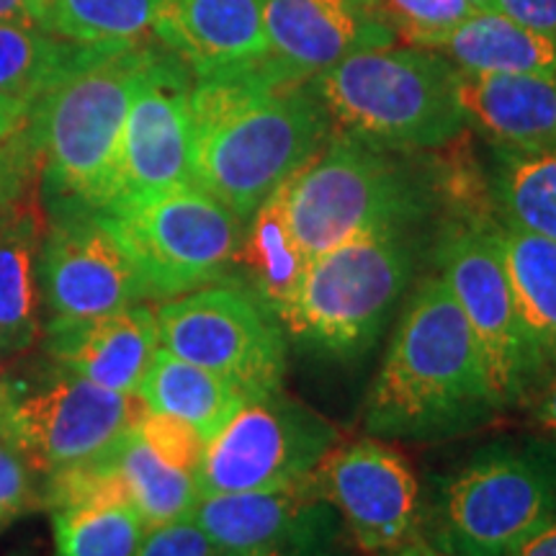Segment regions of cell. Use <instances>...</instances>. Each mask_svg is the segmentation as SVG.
I'll list each match as a JSON object with an SVG mask.
<instances>
[{
    "instance_id": "1",
    "label": "cell",
    "mask_w": 556,
    "mask_h": 556,
    "mask_svg": "<svg viewBox=\"0 0 556 556\" xmlns=\"http://www.w3.org/2000/svg\"><path fill=\"white\" fill-rule=\"evenodd\" d=\"M193 184L250 222L330 137L309 80L283 83L266 60L191 86Z\"/></svg>"
},
{
    "instance_id": "2",
    "label": "cell",
    "mask_w": 556,
    "mask_h": 556,
    "mask_svg": "<svg viewBox=\"0 0 556 556\" xmlns=\"http://www.w3.org/2000/svg\"><path fill=\"white\" fill-rule=\"evenodd\" d=\"M503 409L475 332L441 276L409 299L366 407L368 433L443 441Z\"/></svg>"
},
{
    "instance_id": "3",
    "label": "cell",
    "mask_w": 556,
    "mask_h": 556,
    "mask_svg": "<svg viewBox=\"0 0 556 556\" xmlns=\"http://www.w3.org/2000/svg\"><path fill=\"white\" fill-rule=\"evenodd\" d=\"M157 47H90L31 109L29 131L50 214L103 212L114 201L124 122Z\"/></svg>"
},
{
    "instance_id": "4",
    "label": "cell",
    "mask_w": 556,
    "mask_h": 556,
    "mask_svg": "<svg viewBox=\"0 0 556 556\" xmlns=\"http://www.w3.org/2000/svg\"><path fill=\"white\" fill-rule=\"evenodd\" d=\"M304 258L366 235L409 232L441 206L433 160L417 165L405 150L336 131L315 157L278 189Z\"/></svg>"
},
{
    "instance_id": "5",
    "label": "cell",
    "mask_w": 556,
    "mask_h": 556,
    "mask_svg": "<svg viewBox=\"0 0 556 556\" xmlns=\"http://www.w3.org/2000/svg\"><path fill=\"white\" fill-rule=\"evenodd\" d=\"M340 131L392 150H438L467 127L458 67L422 47L353 54L309 80Z\"/></svg>"
},
{
    "instance_id": "6",
    "label": "cell",
    "mask_w": 556,
    "mask_h": 556,
    "mask_svg": "<svg viewBox=\"0 0 556 556\" xmlns=\"http://www.w3.org/2000/svg\"><path fill=\"white\" fill-rule=\"evenodd\" d=\"M556 523V441L479 448L435 484L430 541L448 556H510Z\"/></svg>"
},
{
    "instance_id": "7",
    "label": "cell",
    "mask_w": 556,
    "mask_h": 556,
    "mask_svg": "<svg viewBox=\"0 0 556 556\" xmlns=\"http://www.w3.org/2000/svg\"><path fill=\"white\" fill-rule=\"evenodd\" d=\"M413 268L407 232L348 240L307 261L276 317L302 343L332 356H358L381 336Z\"/></svg>"
},
{
    "instance_id": "8",
    "label": "cell",
    "mask_w": 556,
    "mask_h": 556,
    "mask_svg": "<svg viewBox=\"0 0 556 556\" xmlns=\"http://www.w3.org/2000/svg\"><path fill=\"white\" fill-rule=\"evenodd\" d=\"M148 413L139 394L111 392L52 361L0 379V433L41 482L111 456Z\"/></svg>"
},
{
    "instance_id": "9",
    "label": "cell",
    "mask_w": 556,
    "mask_h": 556,
    "mask_svg": "<svg viewBox=\"0 0 556 556\" xmlns=\"http://www.w3.org/2000/svg\"><path fill=\"white\" fill-rule=\"evenodd\" d=\"M103 217L142 278L148 299H173L219 281L242 245V222L197 184L122 199Z\"/></svg>"
},
{
    "instance_id": "10",
    "label": "cell",
    "mask_w": 556,
    "mask_h": 556,
    "mask_svg": "<svg viewBox=\"0 0 556 556\" xmlns=\"http://www.w3.org/2000/svg\"><path fill=\"white\" fill-rule=\"evenodd\" d=\"M155 317L160 345L173 356L235 381L250 397L281 389L283 325L253 289L214 281L165 299Z\"/></svg>"
},
{
    "instance_id": "11",
    "label": "cell",
    "mask_w": 556,
    "mask_h": 556,
    "mask_svg": "<svg viewBox=\"0 0 556 556\" xmlns=\"http://www.w3.org/2000/svg\"><path fill=\"white\" fill-rule=\"evenodd\" d=\"M340 430L281 389L250 397L206 441L197 484L201 495L281 490L315 475Z\"/></svg>"
},
{
    "instance_id": "12",
    "label": "cell",
    "mask_w": 556,
    "mask_h": 556,
    "mask_svg": "<svg viewBox=\"0 0 556 556\" xmlns=\"http://www.w3.org/2000/svg\"><path fill=\"white\" fill-rule=\"evenodd\" d=\"M497 214L448 217L435 258L446 287L482 351L500 405H513L539 384V366L520 328L513 289L495 240Z\"/></svg>"
},
{
    "instance_id": "13",
    "label": "cell",
    "mask_w": 556,
    "mask_h": 556,
    "mask_svg": "<svg viewBox=\"0 0 556 556\" xmlns=\"http://www.w3.org/2000/svg\"><path fill=\"white\" fill-rule=\"evenodd\" d=\"M45 325L111 315L148 299L142 278L101 212L50 214L41 250Z\"/></svg>"
},
{
    "instance_id": "14",
    "label": "cell",
    "mask_w": 556,
    "mask_h": 556,
    "mask_svg": "<svg viewBox=\"0 0 556 556\" xmlns=\"http://www.w3.org/2000/svg\"><path fill=\"white\" fill-rule=\"evenodd\" d=\"M191 518L219 556H340L343 518L312 477L281 490L201 495Z\"/></svg>"
},
{
    "instance_id": "15",
    "label": "cell",
    "mask_w": 556,
    "mask_h": 556,
    "mask_svg": "<svg viewBox=\"0 0 556 556\" xmlns=\"http://www.w3.org/2000/svg\"><path fill=\"white\" fill-rule=\"evenodd\" d=\"M191 86V70L157 47L124 122L111 204L193 184Z\"/></svg>"
},
{
    "instance_id": "16",
    "label": "cell",
    "mask_w": 556,
    "mask_h": 556,
    "mask_svg": "<svg viewBox=\"0 0 556 556\" xmlns=\"http://www.w3.org/2000/svg\"><path fill=\"white\" fill-rule=\"evenodd\" d=\"M312 479L364 552H392L415 536L420 486L405 456L387 443L364 438L330 448Z\"/></svg>"
},
{
    "instance_id": "17",
    "label": "cell",
    "mask_w": 556,
    "mask_h": 556,
    "mask_svg": "<svg viewBox=\"0 0 556 556\" xmlns=\"http://www.w3.org/2000/svg\"><path fill=\"white\" fill-rule=\"evenodd\" d=\"M266 65L283 83L312 80L353 54L397 39L384 0H263Z\"/></svg>"
},
{
    "instance_id": "18",
    "label": "cell",
    "mask_w": 556,
    "mask_h": 556,
    "mask_svg": "<svg viewBox=\"0 0 556 556\" xmlns=\"http://www.w3.org/2000/svg\"><path fill=\"white\" fill-rule=\"evenodd\" d=\"M152 37L197 80L250 67L268 54L263 0H160Z\"/></svg>"
},
{
    "instance_id": "19",
    "label": "cell",
    "mask_w": 556,
    "mask_h": 556,
    "mask_svg": "<svg viewBox=\"0 0 556 556\" xmlns=\"http://www.w3.org/2000/svg\"><path fill=\"white\" fill-rule=\"evenodd\" d=\"M41 338L52 364L124 394H137L160 351L155 309L144 302L78 323L45 325Z\"/></svg>"
},
{
    "instance_id": "20",
    "label": "cell",
    "mask_w": 556,
    "mask_h": 556,
    "mask_svg": "<svg viewBox=\"0 0 556 556\" xmlns=\"http://www.w3.org/2000/svg\"><path fill=\"white\" fill-rule=\"evenodd\" d=\"M50 212L41 180L0 212V356H24L45 336L41 250Z\"/></svg>"
},
{
    "instance_id": "21",
    "label": "cell",
    "mask_w": 556,
    "mask_h": 556,
    "mask_svg": "<svg viewBox=\"0 0 556 556\" xmlns=\"http://www.w3.org/2000/svg\"><path fill=\"white\" fill-rule=\"evenodd\" d=\"M458 106L492 148L556 150V78L458 70Z\"/></svg>"
},
{
    "instance_id": "22",
    "label": "cell",
    "mask_w": 556,
    "mask_h": 556,
    "mask_svg": "<svg viewBox=\"0 0 556 556\" xmlns=\"http://www.w3.org/2000/svg\"><path fill=\"white\" fill-rule=\"evenodd\" d=\"M495 240L541 379L556 361V242L500 219Z\"/></svg>"
},
{
    "instance_id": "23",
    "label": "cell",
    "mask_w": 556,
    "mask_h": 556,
    "mask_svg": "<svg viewBox=\"0 0 556 556\" xmlns=\"http://www.w3.org/2000/svg\"><path fill=\"white\" fill-rule=\"evenodd\" d=\"M435 50L467 73L556 78V37L526 29L500 11H475Z\"/></svg>"
},
{
    "instance_id": "24",
    "label": "cell",
    "mask_w": 556,
    "mask_h": 556,
    "mask_svg": "<svg viewBox=\"0 0 556 556\" xmlns=\"http://www.w3.org/2000/svg\"><path fill=\"white\" fill-rule=\"evenodd\" d=\"M152 413L189 422L208 441L250 400L245 389L219 374L173 356L160 345L137 389Z\"/></svg>"
},
{
    "instance_id": "25",
    "label": "cell",
    "mask_w": 556,
    "mask_h": 556,
    "mask_svg": "<svg viewBox=\"0 0 556 556\" xmlns=\"http://www.w3.org/2000/svg\"><path fill=\"white\" fill-rule=\"evenodd\" d=\"M490 197L500 222L556 242V150H492Z\"/></svg>"
},
{
    "instance_id": "26",
    "label": "cell",
    "mask_w": 556,
    "mask_h": 556,
    "mask_svg": "<svg viewBox=\"0 0 556 556\" xmlns=\"http://www.w3.org/2000/svg\"><path fill=\"white\" fill-rule=\"evenodd\" d=\"M88 50L41 26L0 21V96L34 109Z\"/></svg>"
},
{
    "instance_id": "27",
    "label": "cell",
    "mask_w": 556,
    "mask_h": 556,
    "mask_svg": "<svg viewBox=\"0 0 556 556\" xmlns=\"http://www.w3.org/2000/svg\"><path fill=\"white\" fill-rule=\"evenodd\" d=\"M235 261L250 270L253 276L250 289L278 315L307 268V258L296 245L278 191L270 193L258 212L250 217V229L248 235H242V245Z\"/></svg>"
},
{
    "instance_id": "28",
    "label": "cell",
    "mask_w": 556,
    "mask_h": 556,
    "mask_svg": "<svg viewBox=\"0 0 556 556\" xmlns=\"http://www.w3.org/2000/svg\"><path fill=\"white\" fill-rule=\"evenodd\" d=\"M114 462L127 484L131 505L144 520V526L155 528L180 518H191L201 497L197 475L165 464L142 441L137 428L114 451Z\"/></svg>"
},
{
    "instance_id": "29",
    "label": "cell",
    "mask_w": 556,
    "mask_h": 556,
    "mask_svg": "<svg viewBox=\"0 0 556 556\" xmlns=\"http://www.w3.org/2000/svg\"><path fill=\"white\" fill-rule=\"evenodd\" d=\"M54 556H137L148 526L131 503H83L52 510Z\"/></svg>"
},
{
    "instance_id": "30",
    "label": "cell",
    "mask_w": 556,
    "mask_h": 556,
    "mask_svg": "<svg viewBox=\"0 0 556 556\" xmlns=\"http://www.w3.org/2000/svg\"><path fill=\"white\" fill-rule=\"evenodd\" d=\"M160 0H52L47 31L83 47L142 45Z\"/></svg>"
},
{
    "instance_id": "31",
    "label": "cell",
    "mask_w": 556,
    "mask_h": 556,
    "mask_svg": "<svg viewBox=\"0 0 556 556\" xmlns=\"http://www.w3.org/2000/svg\"><path fill=\"white\" fill-rule=\"evenodd\" d=\"M394 31L409 45L435 50L477 9L469 0H384Z\"/></svg>"
},
{
    "instance_id": "32",
    "label": "cell",
    "mask_w": 556,
    "mask_h": 556,
    "mask_svg": "<svg viewBox=\"0 0 556 556\" xmlns=\"http://www.w3.org/2000/svg\"><path fill=\"white\" fill-rule=\"evenodd\" d=\"M137 433L142 435V441L163 458L165 464L176 467L180 471H189L197 475L201 456H204V435L189 422L178 420V417L163 415V413H150L139 420Z\"/></svg>"
},
{
    "instance_id": "33",
    "label": "cell",
    "mask_w": 556,
    "mask_h": 556,
    "mask_svg": "<svg viewBox=\"0 0 556 556\" xmlns=\"http://www.w3.org/2000/svg\"><path fill=\"white\" fill-rule=\"evenodd\" d=\"M41 505V477L0 433V528Z\"/></svg>"
},
{
    "instance_id": "34",
    "label": "cell",
    "mask_w": 556,
    "mask_h": 556,
    "mask_svg": "<svg viewBox=\"0 0 556 556\" xmlns=\"http://www.w3.org/2000/svg\"><path fill=\"white\" fill-rule=\"evenodd\" d=\"M41 180V157L29 124L16 135L0 139V201L16 199Z\"/></svg>"
},
{
    "instance_id": "35",
    "label": "cell",
    "mask_w": 556,
    "mask_h": 556,
    "mask_svg": "<svg viewBox=\"0 0 556 556\" xmlns=\"http://www.w3.org/2000/svg\"><path fill=\"white\" fill-rule=\"evenodd\" d=\"M137 556H219L212 539L193 518L148 528Z\"/></svg>"
},
{
    "instance_id": "36",
    "label": "cell",
    "mask_w": 556,
    "mask_h": 556,
    "mask_svg": "<svg viewBox=\"0 0 556 556\" xmlns=\"http://www.w3.org/2000/svg\"><path fill=\"white\" fill-rule=\"evenodd\" d=\"M495 11L526 29L556 37V0H495Z\"/></svg>"
},
{
    "instance_id": "37",
    "label": "cell",
    "mask_w": 556,
    "mask_h": 556,
    "mask_svg": "<svg viewBox=\"0 0 556 556\" xmlns=\"http://www.w3.org/2000/svg\"><path fill=\"white\" fill-rule=\"evenodd\" d=\"M536 402H533V422L556 441V361L539 379Z\"/></svg>"
},
{
    "instance_id": "38",
    "label": "cell",
    "mask_w": 556,
    "mask_h": 556,
    "mask_svg": "<svg viewBox=\"0 0 556 556\" xmlns=\"http://www.w3.org/2000/svg\"><path fill=\"white\" fill-rule=\"evenodd\" d=\"M29 116H31L29 106L0 96V139L16 135V131L24 129L26 124H29Z\"/></svg>"
},
{
    "instance_id": "39",
    "label": "cell",
    "mask_w": 556,
    "mask_h": 556,
    "mask_svg": "<svg viewBox=\"0 0 556 556\" xmlns=\"http://www.w3.org/2000/svg\"><path fill=\"white\" fill-rule=\"evenodd\" d=\"M510 556H556V523L544 528V531L536 533L531 541H526V544Z\"/></svg>"
},
{
    "instance_id": "40",
    "label": "cell",
    "mask_w": 556,
    "mask_h": 556,
    "mask_svg": "<svg viewBox=\"0 0 556 556\" xmlns=\"http://www.w3.org/2000/svg\"><path fill=\"white\" fill-rule=\"evenodd\" d=\"M0 21H11V24L39 26L26 0H0Z\"/></svg>"
},
{
    "instance_id": "41",
    "label": "cell",
    "mask_w": 556,
    "mask_h": 556,
    "mask_svg": "<svg viewBox=\"0 0 556 556\" xmlns=\"http://www.w3.org/2000/svg\"><path fill=\"white\" fill-rule=\"evenodd\" d=\"M381 556H448V554L438 552V548L430 544H415V541H409V544H402L397 548H392V552H384Z\"/></svg>"
},
{
    "instance_id": "42",
    "label": "cell",
    "mask_w": 556,
    "mask_h": 556,
    "mask_svg": "<svg viewBox=\"0 0 556 556\" xmlns=\"http://www.w3.org/2000/svg\"><path fill=\"white\" fill-rule=\"evenodd\" d=\"M26 3H29L34 18H37V24L41 26V29H47V16H50L52 0H26Z\"/></svg>"
},
{
    "instance_id": "43",
    "label": "cell",
    "mask_w": 556,
    "mask_h": 556,
    "mask_svg": "<svg viewBox=\"0 0 556 556\" xmlns=\"http://www.w3.org/2000/svg\"><path fill=\"white\" fill-rule=\"evenodd\" d=\"M477 11H495V0H469Z\"/></svg>"
},
{
    "instance_id": "44",
    "label": "cell",
    "mask_w": 556,
    "mask_h": 556,
    "mask_svg": "<svg viewBox=\"0 0 556 556\" xmlns=\"http://www.w3.org/2000/svg\"><path fill=\"white\" fill-rule=\"evenodd\" d=\"M11 201H13V199H11ZM5 204H9V201H0V212H3V206H5Z\"/></svg>"
},
{
    "instance_id": "45",
    "label": "cell",
    "mask_w": 556,
    "mask_h": 556,
    "mask_svg": "<svg viewBox=\"0 0 556 556\" xmlns=\"http://www.w3.org/2000/svg\"><path fill=\"white\" fill-rule=\"evenodd\" d=\"M0 358H3V356H0ZM0 379H3V377H0Z\"/></svg>"
}]
</instances>
